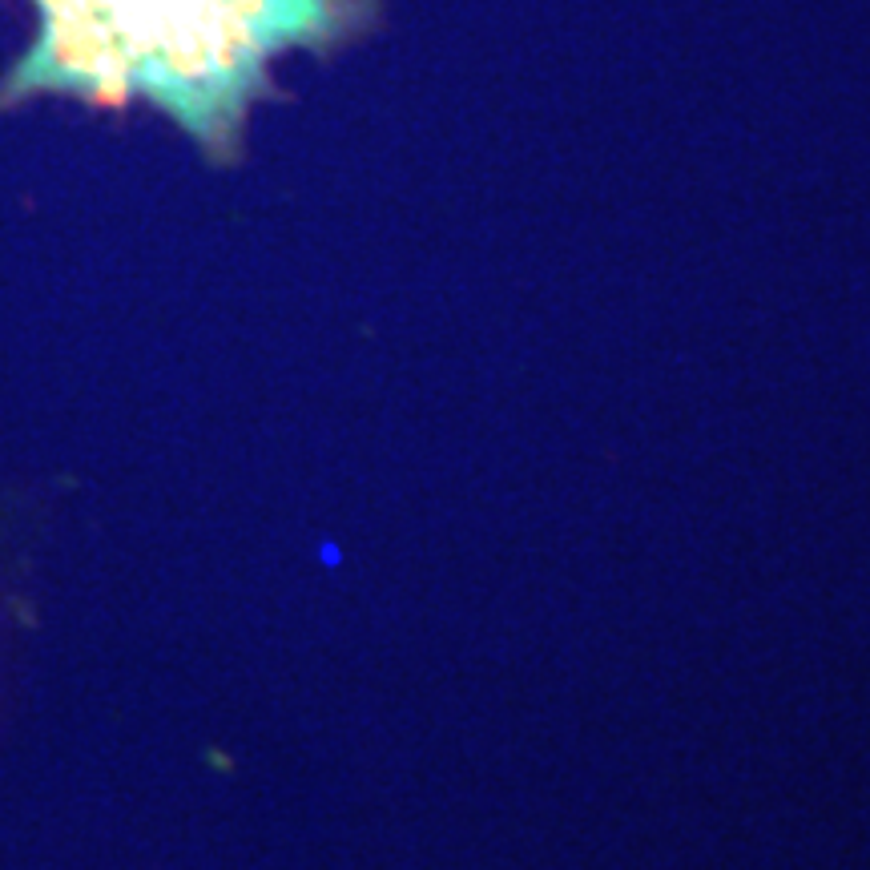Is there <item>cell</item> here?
Masks as SVG:
<instances>
[{
    "instance_id": "6da1fadb",
    "label": "cell",
    "mask_w": 870,
    "mask_h": 870,
    "mask_svg": "<svg viewBox=\"0 0 870 870\" xmlns=\"http://www.w3.org/2000/svg\"><path fill=\"white\" fill-rule=\"evenodd\" d=\"M37 37L0 81V109L73 97L166 113L210 162H234L246 117L274 97L290 49L331 53L363 37L379 0H29Z\"/></svg>"
}]
</instances>
